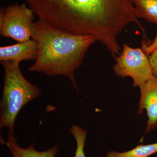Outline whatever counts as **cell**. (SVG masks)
<instances>
[{
  "instance_id": "4",
  "label": "cell",
  "mask_w": 157,
  "mask_h": 157,
  "mask_svg": "<svg viewBox=\"0 0 157 157\" xmlns=\"http://www.w3.org/2000/svg\"><path fill=\"white\" fill-rule=\"evenodd\" d=\"M34 14L33 10L25 4L16 3L1 8L0 34L18 42L32 39Z\"/></svg>"
},
{
  "instance_id": "11",
  "label": "cell",
  "mask_w": 157,
  "mask_h": 157,
  "mask_svg": "<svg viewBox=\"0 0 157 157\" xmlns=\"http://www.w3.org/2000/svg\"><path fill=\"white\" fill-rule=\"evenodd\" d=\"M76 140V149L74 157H86L84 148L87 137V131L77 125H73L69 130Z\"/></svg>"
},
{
  "instance_id": "9",
  "label": "cell",
  "mask_w": 157,
  "mask_h": 157,
  "mask_svg": "<svg viewBox=\"0 0 157 157\" xmlns=\"http://www.w3.org/2000/svg\"><path fill=\"white\" fill-rule=\"evenodd\" d=\"M137 18H144L148 22L157 24V0H131Z\"/></svg>"
},
{
  "instance_id": "7",
  "label": "cell",
  "mask_w": 157,
  "mask_h": 157,
  "mask_svg": "<svg viewBox=\"0 0 157 157\" xmlns=\"http://www.w3.org/2000/svg\"><path fill=\"white\" fill-rule=\"evenodd\" d=\"M38 53V44L35 40L31 39L0 47V62L10 61L20 63L23 61L35 60Z\"/></svg>"
},
{
  "instance_id": "12",
  "label": "cell",
  "mask_w": 157,
  "mask_h": 157,
  "mask_svg": "<svg viewBox=\"0 0 157 157\" xmlns=\"http://www.w3.org/2000/svg\"><path fill=\"white\" fill-rule=\"evenodd\" d=\"M141 48L147 56L151 54L155 50L157 49V34L154 40L151 43L147 44L145 42H142Z\"/></svg>"
},
{
  "instance_id": "8",
  "label": "cell",
  "mask_w": 157,
  "mask_h": 157,
  "mask_svg": "<svg viewBox=\"0 0 157 157\" xmlns=\"http://www.w3.org/2000/svg\"><path fill=\"white\" fill-rule=\"evenodd\" d=\"M1 141L9 148L12 157H55L58 152L59 147L56 145L45 151H38L34 147L33 142L26 148H23L18 145L12 132H9L7 141L1 137Z\"/></svg>"
},
{
  "instance_id": "2",
  "label": "cell",
  "mask_w": 157,
  "mask_h": 157,
  "mask_svg": "<svg viewBox=\"0 0 157 157\" xmlns=\"http://www.w3.org/2000/svg\"><path fill=\"white\" fill-rule=\"evenodd\" d=\"M32 39L38 44V53L29 71L50 77L65 76L78 91L75 71L81 66L90 46L98 41L97 38L72 33L39 18L33 25Z\"/></svg>"
},
{
  "instance_id": "1",
  "label": "cell",
  "mask_w": 157,
  "mask_h": 157,
  "mask_svg": "<svg viewBox=\"0 0 157 157\" xmlns=\"http://www.w3.org/2000/svg\"><path fill=\"white\" fill-rule=\"evenodd\" d=\"M39 18L77 35H92L111 54L121 50L117 38L129 24L140 23L131 0H25Z\"/></svg>"
},
{
  "instance_id": "6",
  "label": "cell",
  "mask_w": 157,
  "mask_h": 157,
  "mask_svg": "<svg viewBox=\"0 0 157 157\" xmlns=\"http://www.w3.org/2000/svg\"><path fill=\"white\" fill-rule=\"evenodd\" d=\"M139 87L140 95L137 113L142 114L144 109L146 111L148 117L146 133L157 126V76H154Z\"/></svg>"
},
{
  "instance_id": "5",
  "label": "cell",
  "mask_w": 157,
  "mask_h": 157,
  "mask_svg": "<svg viewBox=\"0 0 157 157\" xmlns=\"http://www.w3.org/2000/svg\"><path fill=\"white\" fill-rule=\"evenodd\" d=\"M115 60L113 70L116 76L131 77L135 87H139L154 76L148 56L141 48H131L124 43L121 54Z\"/></svg>"
},
{
  "instance_id": "13",
  "label": "cell",
  "mask_w": 157,
  "mask_h": 157,
  "mask_svg": "<svg viewBox=\"0 0 157 157\" xmlns=\"http://www.w3.org/2000/svg\"><path fill=\"white\" fill-rule=\"evenodd\" d=\"M148 59L152 68L154 76H157V49L149 56Z\"/></svg>"
},
{
  "instance_id": "10",
  "label": "cell",
  "mask_w": 157,
  "mask_h": 157,
  "mask_svg": "<svg viewBox=\"0 0 157 157\" xmlns=\"http://www.w3.org/2000/svg\"><path fill=\"white\" fill-rule=\"evenodd\" d=\"M157 153V142L138 145L128 151L118 152L110 151L107 153L106 157H148Z\"/></svg>"
},
{
  "instance_id": "3",
  "label": "cell",
  "mask_w": 157,
  "mask_h": 157,
  "mask_svg": "<svg viewBox=\"0 0 157 157\" xmlns=\"http://www.w3.org/2000/svg\"><path fill=\"white\" fill-rule=\"evenodd\" d=\"M4 69V86L0 102V128H8L14 133L15 121L22 107L39 98L41 90L28 81L19 63L2 62Z\"/></svg>"
}]
</instances>
